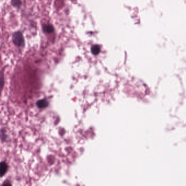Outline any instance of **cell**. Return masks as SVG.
<instances>
[{
    "label": "cell",
    "mask_w": 186,
    "mask_h": 186,
    "mask_svg": "<svg viewBox=\"0 0 186 186\" xmlns=\"http://www.w3.org/2000/svg\"><path fill=\"white\" fill-rule=\"evenodd\" d=\"M11 3L14 7H19L21 6L22 2H21V0H11Z\"/></svg>",
    "instance_id": "obj_6"
},
{
    "label": "cell",
    "mask_w": 186,
    "mask_h": 186,
    "mask_svg": "<svg viewBox=\"0 0 186 186\" xmlns=\"http://www.w3.org/2000/svg\"><path fill=\"white\" fill-rule=\"evenodd\" d=\"M3 85V79L2 77H0V87L2 86Z\"/></svg>",
    "instance_id": "obj_7"
},
{
    "label": "cell",
    "mask_w": 186,
    "mask_h": 186,
    "mask_svg": "<svg viewBox=\"0 0 186 186\" xmlns=\"http://www.w3.org/2000/svg\"><path fill=\"white\" fill-rule=\"evenodd\" d=\"M13 43L19 47L23 46L25 44V41L23 34L20 31L14 32L12 37Z\"/></svg>",
    "instance_id": "obj_1"
},
{
    "label": "cell",
    "mask_w": 186,
    "mask_h": 186,
    "mask_svg": "<svg viewBox=\"0 0 186 186\" xmlns=\"http://www.w3.org/2000/svg\"><path fill=\"white\" fill-rule=\"evenodd\" d=\"M8 170V166L5 162L0 163V177H2L7 172Z\"/></svg>",
    "instance_id": "obj_3"
},
{
    "label": "cell",
    "mask_w": 186,
    "mask_h": 186,
    "mask_svg": "<svg viewBox=\"0 0 186 186\" xmlns=\"http://www.w3.org/2000/svg\"><path fill=\"white\" fill-rule=\"evenodd\" d=\"M44 32L46 33H51L54 31V28L52 25H43L42 26Z\"/></svg>",
    "instance_id": "obj_4"
},
{
    "label": "cell",
    "mask_w": 186,
    "mask_h": 186,
    "mask_svg": "<svg viewBox=\"0 0 186 186\" xmlns=\"http://www.w3.org/2000/svg\"><path fill=\"white\" fill-rule=\"evenodd\" d=\"M36 105L38 108L44 109V108H46V107H48L49 102H48V100L46 99H43V100H38L37 102Z\"/></svg>",
    "instance_id": "obj_2"
},
{
    "label": "cell",
    "mask_w": 186,
    "mask_h": 186,
    "mask_svg": "<svg viewBox=\"0 0 186 186\" xmlns=\"http://www.w3.org/2000/svg\"><path fill=\"white\" fill-rule=\"evenodd\" d=\"M100 51V46L98 45H95L91 48V52L95 55L99 54Z\"/></svg>",
    "instance_id": "obj_5"
}]
</instances>
